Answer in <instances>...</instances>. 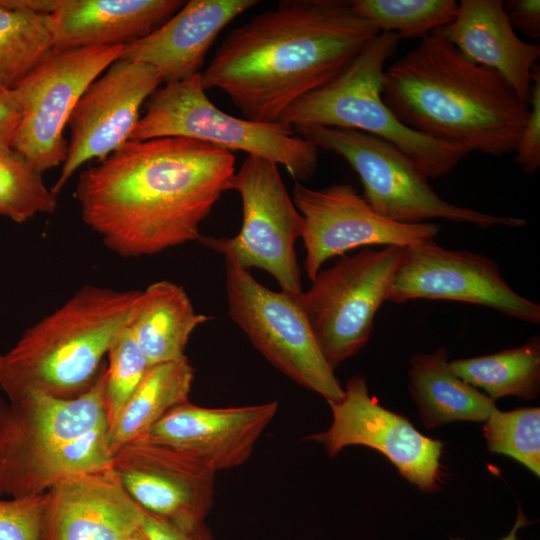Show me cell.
Instances as JSON below:
<instances>
[{"instance_id": "1", "label": "cell", "mask_w": 540, "mask_h": 540, "mask_svg": "<svg viewBox=\"0 0 540 540\" xmlns=\"http://www.w3.org/2000/svg\"><path fill=\"white\" fill-rule=\"evenodd\" d=\"M235 172L232 152L184 137L129 140L79 175L84 224L122 257L158 254L201 238Z\"/></svg>"}, {"instance_id": "2", "label": "cell", "mask_w": 540, "mask_h": 540, "mask_svg": "<svg viewBox=\"0 0 540 540\" xmlns=\"http://www.w3.org/2000/svg\"><path fill=\"white\" fill-rule=\"evenodd\" d=\"M379 33L349 0H282L229 32L201 73L202 86L223 92L245 119L277 122Z\"/></svg>"}, {"instance_id": "3", "label": "cell", "mask_w": 540, "mask_h": 540, "mask_svg": "<svg viewBox=\"0 0 540 540\" xmlns=\"http://www.w3.org/2000/svg\"><path fill=\"white\" fill-rule=\"evenodd\" d=\"M382 98L405 126L496 157L514 152L529 114L497 72L434 33L385 70Z\"/></svg>"}, {"instance_id": "4", "label": "cell", "mask_w": 540, "mask_h": 540, "mask_svg": "<svg viewBox=\"0 0 540 540\" xmlns=\"http://www.w3.org/2000/svg\"><path fill=\"white\" fill-rule=\"evenodd\" d=\"M105 381L102 365L90 388L74 398L36 391L0 397V497L40 495L112 464Z\"/></svg>"}, {"instance_id": "5", "label": "cell", "mask_w": 540, "mask_h": 540, "mask_svg": "<svg viewBox=\"0 0 540 540\" xmlns=\"http://www.w3.org/2000/svg\"><path fill=\"white\" fill-rule=\"evenodd\" d=\"M139 294L85 285L29 327L0 355V387L7 398L36 391L70 399L87 391L129 324Z\"/></svg>"}, {"instance_id": "6", "label": "cell", "mask_w": 540, "mask_h": 540, "mask_svg": "<svg viewBox=\"0 0 540 540\" xmlns=\"http://www.w3.org/2000/svg\"><path fill=\"white\" fill-rule=\"evenodd\" d=\"M400 40L395 33L380 32L339 75L296 100L278 121L293 128L324 126L361 131L395 146L427 178L450 173L469 152L405 126L383 101L385 64Z\"/></svg>"}, {"instance_id": "7", "label": "cell", "mask_w": 540, "mask_h": 540, "mask_svg": "<svg viewBox=\"0 0 540 540\" xmlns=\"http://www.w3.org/2000/svg\"><path fill=\"white\" fill-rule=\"evenodd\" d=\"M161 137H184L260 156L284 166L296 182L309 180L318 165L319 149L292 126L238 118L215 106L202 86L201 73L157 89L130 140Z\"/></svg>"}, {"instance_id": "8", "label": "cell", "mask_w": 540, "mask_h": 540, "mask_svg": "<svg viewBox=\"0 0 540 540\" xmlns=\"http://www.w3.org/2000/svg\"><path fill=\"white\" fill-rule=\"evenodd\" d=\"M295 132L318 149L342 157L359 176L363 198L379 215L398 223L431 219L494 226L523 227L524 218L493 215L450 203L429 185L428 178L410 158L392 144L373 135L324 126H300Z\"/></svg>"}, {"instance_id": "9", "label": "cell", "mask_w": 540, "mask_h": 540, "mask_svg": "<svg viewBox=\"0 0 540 540\" xmlns=\"http://www.w3.org/2000/svg\"><path fill=\"white\" fill-rule=\"evenodd\" d=\"M404 247L364 248L321 269L312 285L293 298L304 311L317 344L335 370L368 342Z\"/></svg>"}, {"instance_id": "10", "label": "cell", "mask_w": 540, "mask_h": 540, "mask_svg": "<svg viewBox=\"0 0 540 540\" xmlns=\"http://www.w3.org/2000/svg\"><path fill=\"white\" fill-rule=\"evenodd\" d=\"M227 190L236 191L241 198V229L233 237L201 236V244L243 269L266 271L282 292L299 295L302 287L295 244L301 238L304 219L286 190L278 165L247 155Z\"/></svg>"}, {"instance_id": "11", "label": "cell", "mask_w": 540, "mask_h": 540, "mask_svg": "<svg viewBox=\"0 0 540 540\" xmlns=\"http://www.w3.org/2000/svg\"><path fill=\"white\" fill-rule=\"evenodd\" d=\"M225 289L230 318L252 345L291 380L339 401L344 389L325 360L297 301L258 282L248 270L225 260Z\"/></svg>"}, {"instance_id": "12", "label": "cell", "mask_w": 540, "mask_h": 540, "mask_svg": "<svg viewBox=\"0 0 540 540\" xmlns=\"http://www.w3.org/2000/svg\"><path fill=\"white\" fill-rule=\"evenodd\" d=\"M125 45L53 52L12 90L22 117L11 147L41 174L64 163L67 121L82 94Z\"/></svg>"}, {"instance_id": "13", "label": "cell", "mask_w": 540, "mask_h": 540, "mask_svg": "<svg viewBox=\"0 0 540 540\" xmlns=\"http://www.w3.org/2000/svg\"><path fill=\"white\" fill-rule=\"evenodd\" d=\"M292 200L304 219V269L311 281L327 260L350 250L374 245L409 247L434 240L440 229L432 222L389 220L373 210L350 184L313 189L295 182Z\"/></svg>"}, {"instance_id": "14", "label": "cell", "mask_w": 540, "mask_h": 540, "mask_svg": "<svg viewBox=\"0 0 540 540\" xmlns=\"http://www.w3.org/2000/svg\"><path fill=\"white\" fill-rule=\"evenodd\" d=\"M449 300L476 304L532 324L539 304L514 291L489 257L446 249L435 240L404 247L387 301Z\"/></svg>"}, {"instance_id": "15", "label": "cell", "mask_w": 540, "mask_h": 540, "mask_svg": "<svg viewBox=\"0 0 540 540\" xmlns=\"http://www.w3.org/2000/svg\"><path fill=\"white\" fill-rule=\"evenodd\" d=\"M329 405L331 425L308 439L322 444L330 457L348 446H366L386 456L420 490L439 489L443 443L424 436L407 418L381 406L370 396L364 376L351 377L343 397Z\"/></svg>"}, {"instance_id": "16", "label": "cell", "mask_w": 540, "mask_h": 540, "mask_svg": "<svg viewBox=\"0 0 540 540\" xmlns=\"http://www.w3.org/2000/svg\"><path fill=\"white\" fill-rule=\"evenodd\" d=\"M161 83L160 74L150 65L120 58L89 85L67 121L71 136L61 173L51 188L55 196L83 164L105 159L130 140L140 108Z\"/></svg>"}, {"instance_id": "17", "label": "cell", "mask_w": 540, "mask_h": 540, "mask_svg": "<svg viewBox=\"0 0 540 540\" xmlns=\"http://www.w3.org/2000/svg\"><path fill=\"white\" fill-rule=\"evenodd\" d=\"M112 468L147 513L181 528L205 523L214 501L216 473L193 459L142 438L117 451Z\"/></svg>"}, {"instance_id": "18", "label": "cell", "mask_w": 540, "mask_h": 540, "mask_svg": "<svg viewBox=\"0 0 540 540\" xmlns=\"http://www.w3.org/2000/svg\"><path fill=\"white\" fill-rule=\"evenodd\" d=\"M277 411V401L208 408L188 400L167 412L144 439L172 448L217 473L248 461Z\"/></svg>"}, {"instance_id": "19", "label": "cell", "mask_w": 540, "mask_h": 540, "mask_svg": "<svg viewBox=\"0 0 540 540\" xmlns=\"http://www.w3.org/2000/svg\"><path fill=\"white\" fill-rule=\"evenodd\" d=\"M42 540H126L143 509L110 466L70 476L47 492Z\"/></svg>"}, {"instance_id": "20", "label": "cell", "mask_w": 540, "mask_h": 540, "mask_svg": "<svg viewBox=\"0 0 540 540\" xmlns=\"http://www.w3.org/2000/svg\"><path fill=\"white\" fill-rule=\"evenodd\" d=\"M258 0H190L161 26L124 46L121 59L150 65L165 84L200 73L219 33Z\"/></svg>"}, {"instance_id": "21", "label": "cell", "mask_w": 540, "mask_h": 540, "mask_svg": "<svg viewBox=\"0 0 540 540\" xmlns=\"http://www.w3.org/2000/svg\"><path fill=\"white\" fill-rule=\"evenodd\" d=\"M471 62L497 72L529 103L539 44L520 39L509 23L501 0H461L456 17L434 30Z\"/></svg>"}, {"instance_id": "22", "label": "cell", "mask_w": 540, "mask_h": 540, "mask_svg": "<svg viewBox=\"0 0 540 540\" xmlns=\"http://www.w3.org/2000/svg\"><path fill=\"white\" fill-rule=\"evenodd\" d=\"M182 0H60L50 13L53 52L132 43L166 22Z\"/></svg>"}, {"instance_id": "23", "label": "cell", "mask_w": 540, "mask_h": 540, "mask_svg": "<svg viewBox=\"0 0 540 540\" xmlns=\"http://www.w3.org/2000/svg\"><path fill=\"white\" fill-rule=\"evenodd\" d=\"M209 319L195 312L182 286L161 280L140 291L128 327L152 366L185 357L192 332Z\"/></svg>"}, {"instance_id": "24", "label": "cell", "mask_w": 540, "mask_h": 540, "mask_svg": "<svg viewBox=\"0 0 540 540\" xmlns=\"http://www.w3.org/2000/svg\"><path fill=\"white\" fill-rule=\"evenodd\" d=\"M409 390L428 428L454 421H486L495 401L449 367L448 352L414 353L410 358Z\"/></svg>"}, {"instance_id": "25", "label": "cell", "mask_w": 540, "mask_h": 540, "mask_svg": "<svg viewBox=\"0 0 540 540\" xmlns=\"http://www.w3.org/2000/svg\"><path fill=\"white\" fill-rule=\"evenodd\" d=\"M60 0H0V87L13 89L53 53Z\"/></svg>"}, {"instance_id": "26", "label": "cell", "mask_w": 540, "mask_h": 540, "mask_svg": "<svg viewBox=\"0 0 540 540\" xmlns=\"http://www.w3.org/2000/svg\"><path fill=\"white\" fill-rule=\"evenodd\" d=\"M193 380L194 368L187 356L150 366L110 434L112 456L144 438L167 412L188 401Z\"/></svg>"}, {"instance_id": "27", "label": "cell", "mask_w": 540, "mask_h": 540, "mask_svg": "<svg viewBox=\"0 0 540 540\" xmlns=\"http://www.w3.org/2000/svg\"><path fill=\"white\" fill-rule=\"evenodd\" d=\"M449 367L494 401L511 395L532 400L540 391V338L535 335L519 347L485 356L455 359Z\"/></svg>"}, {"instance_id": "28", "label": "cell", "mask_w": 540, "mask_h": 540, "mask_svg": "<svg viewBox=\"0 0 540 540\" xmlns=\"http://www.w3.org/2000/svg\"><path fill=\"white\" fill-rule=\"evenodd\" d=\"M354 12L379 32L397 34L400 39H424L454 20L459 3L455 0H351Z\"/></svg>"}, {"instance_id": "29", "label": "cell", "mask_w": 540, "mask_h": 540, "mask_svg": "<svg viewBox=\"0 0 540 540\" xmlns=\"http://www.w3.org/2000/svg\"><path fill=\"white\" fill-rule=\"evenodd\" d=\"M57 196L39 173L11 146H0V215L23 223L37 214L52 213Z\"/></svg>"}, {"instance_id": "30", "label": "cell", "mask_w": 540, "mask_h": 540, "mask_svg": "<svg viewBox=\"0 0 540 540\" xmlns=\"http://www.w3.org/2000/svg\"><path fill=\"white\" fill-rule=\"evenodd\" d=\"M491 452L514 458L535 475L540 474V409L518 408L502 412L497 408L483 427Z\"/></svg>"}, {"instance_id": "31", "label": "cell", "mask_w": 540, "mask_h": 540, "mask_svg": "<svg viewBox=\"0 0 540 540\" xmlns=\"http://www.w3.org/2000/svg\"><path fill=\"white\" fill-rule=\"evenodd\" d=\"M107 355L109 363L106 366L104 400L110 436L150 366L139 350L128 325L117 335Z\"/></svg>"}, {"instance_id": "32", "label": "cell", "mask_w": 540, "mask_h": 540, "mask_svg": "<svg viewBox=\"0 0 540 540\" xmlns=\"http://www.w3.org/2000/svg\"><path fill=\"white\" fill-rule=\"evenodd\" d=\"M45 493L0 497V540H42Z\"/></svg>"}, {"instance_id": "33", "label": "cell", "mask_w": 540, "mask_h": 540, "mask_svg": "<svg viewBox=\"0 0 540 540\" xmlns=\"http://www.w3.org/2000/svg\"><path fill=\"white\" fill-rule=\"evenodd\" d=\"M514 160L529 175L540 167V66L532 75L529 97V114L514 149Z\"/></svg>"}, {"instance_id": "34", "label": "cell", "mask_w": 540, "mask_h": 540, "mask_svg": "<svg viewBox=\"0 0 540 540\" xmlns=\"http://www.w3.org/2000/svg\"><path fill=\"white\" fill-rule=\"evenodd\" d=\"M141 530L148 540H215L205 523L181 528L143 510Z\"/></svg>"}, {"instance_id": "35", "label": "cell", "mask_w": 540, "mask_h": 540, "mask_svg": "<svg viewBox=\"0 0 540 540\" xmlns=\"http://www.w3.org/2000/svg\"><path fill=\"white\" fill-rule=\"evenodd\" d=\"M503 8L512 28L534 40L540 38V1L508 0L503 1Z\"/></svg>"}, {"instance_id": "36", "label": "cell", "mask_w": 540, "mask_h": 540, "mask_svg": "<svg viewBox=\"0 0 540 540\" xmlns=\"http://www.w3.org/2000/svg\"><path fill=\"white\" fill-rule=\"evenodd\" d=\"M22 117L12 89L0 87V146H11Z\"/></svg>"}, {"instance_id": "37", "label": "cell", "mask_w": 540, "mask_h": 540, "mask_svg": "<svg viewBox=\"0 0 540 540\" xmlns=\"http://www.w3.org/2000/svg\"><path fill=\"white\" fill-rule=\"evenodd\" d=\"M532 522H530L527 517L524 515V513L519 510V513H518V517L516 519V522L512 528V530L510 531V533L506 536V537H503L501 540H517V531L522 528V527H525L529 524H531ZM451 540H461V539H455V538H451Z\"/></svg>"}, {"instance_id": "38", "label": "cell", "mask_w": 540, "mask_h": 540, "mask_svg": "<svg viewBox=\"0 0 540 540\" xmlns=\"http://www.w3.org/2000/svg\"><path fill=\"white\" fill-rule=\"evenodd\" d=\"M126 540H148L146 535L143 533V531L140 530L133 534L132 536L128 537Z\"/></svg>"}]
</instances>
